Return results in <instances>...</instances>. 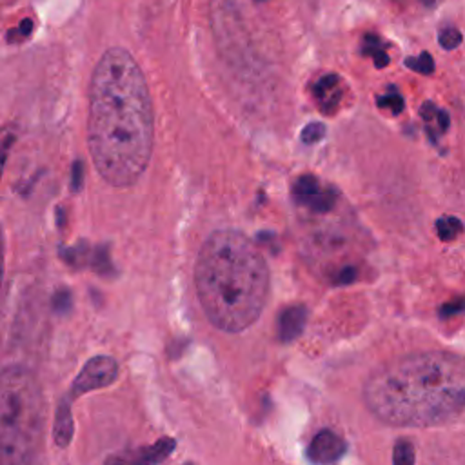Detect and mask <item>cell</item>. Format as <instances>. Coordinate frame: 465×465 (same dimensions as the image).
<instances>
[{
    "mask_svg": "<svg viewBox=\"0 0 465 465\" xmlns=\"http://www.w3.org/2000/svg\"><path fill=\"white\" fill-rule=\"evenodd\" d=\"M154 140L153 102L138 62L124 47L107 49L93 69L87 147L98 174L129 187L145 173Z\"/></svg>",
    "mask_w": 465,
    "mask_h": 465,
    "instance_id": "obj_1",
    "label": "cell"
},
{
    "mask_svg": "<svg viewBox=\"0 0 465 465\" xmlns=\"http://www.w3.org/2000/svg\"><path fill=\"white\" fill-rule=\"evenodd\" d=\"M363 401L387 425H441L465 411V369L441 351L403 354L369 374Z\"/></svg>",
    "mask_w": 465,
    "mask_h": 465,
    "instance_id": "obj_2",
    "label": "cell"
},
{
    "mask_svg": "<svg viewBox=\"0 0 465 465\" xmlns=\"http://www.w3.org/2000/svg\"><path fill=\"white\" fill-rule=\"evenodd\" d=\"M194 285L207 320L223 332H242L265 307L269 269L243 232L220 229L207 236L198 252Z\"/></svg>",
    "mask_w": 465,
    "mask_h": 465,
    "instance_id": "obj_3",
    "label": "cell"
},
{
    "mask_svg": "<svg viewBox=\"0 0 465 465\" xmlns=\"http://www.w3.org/2000/svg\"><path fill=\"white\" fill-rule=\"evenodd\" d=\"M42 430V394L24 365H5L0 380L2 465H35Z\"/></svg>",
    "mask_w": 465,
    "mask_h": 465,
    "instance_id": "obj_4",
    "label": "cell"
},
{
    "mask_svg": "<svg viewBox=\"0 0 465 465\" xmlns=\"http://www.w3.org/2000/svg\"><path fill=\"white\" fill-rule=\"evenodd\" d=\"M116 378H118V361L114 358L105 354L93 356L91 360L85 361V365L80 369V372L73 380L69 396L78 398L91 391L105 389L111 383H114Z\"/></svg>",
    "mask_w": 465,
    "mask_h": 465,
    "instance_id": "obj_5",
    "label": "cell"
},
{
    "mask_svg": "<svg viewBox=\"0 0 465 465\" xmlns=\"http://www.w3.org/2000/svg\"><path fill=\"white\" fill-rule=\"evenodd\" d=\"M345 450H347V443L338 432L331 429H322L311 440L307 447V458L314 465H331L338 461L345 454Z\"/></svg>",
    "mask_w": 465,
    "mask_h": 465,
    "instance_id": "obj_6",
    "label": "cell"
},
{
    "mask_svg": "<svg viewBox=\"0 0 465 465\" xmlns=\"http://www.w3.org/2000/svg\"><path fill=\"white\" fill-rule=\"evenodd\" d=\"M292 194L298 202L305 203L316 213H327L334 205V193L331 189H322L320 182L311 176H300L292 185Z\"/></svg>",
    "mask_w": 465,
    "mask_h": 465,
    "instance_id": "obj_7",
    "label": "cell"
},
{
    "mask_svg": "<svg viewBox=\"0 0 465 465\" xmlns=\"http://www.w3.org/2000/svg\"><path fill=\"white\" fill-rule=\"evenodd\" d=\"M174 445L176 443L173 438H160L153 445L142 447L124 456H114L107 461V465H158L173 452Z\"/></svg>",
    "mask_w": 465,
    "mask_h": 465,
    "instance_id": "obj_8",
    "label": "cell"
},
{
    "mask_svg": "<svg viewBox=\"0 0 465 465\" xmlns=\"http://www.w3.org/2000/svg\"><path fill=\"white\" fill-rule=\"evenodd\" d=\"M307 323V309L303 305H289L278 316V338L283 343L294 341Z\"/></svg>",
    "mask_w": 465,
    "mask_h": 465,
    "instance_id": "obj_9",
    "label": "cell"
},
{
    "mask_svg": "<svg viewBox=\"0 0 465 465\" xmlns=\"http://www.w3.org/2000/svg\"><path fill=\"white\" fill-rule=\"evenodd\" d=\"M73 432H74V423H73L71 405H69V400L65 398L58 403L56 412H54V421H53L54 445H58L60 449H65L73 440Z\"/></svg>",
    "mask_w": 465,
    "mask_h": 465,
    "instance_id": "obj_10",
    "label": "cell"
},
{
    "mask_svg": "<svg viewBox=\"0 0 465 465\" xmlns=\"http://www.w3.org/2000/svg\"><path fill=\"white\" fill-rule=\"evenodd\" d=\"M338 76L336 74H325L320 80H316L314 87H312V94L318 100V104L323 107L325 113H329L331 109H334L338 105L340 100V89H338Z\"/></svg>",
    "mask_w": 465,
    "mask_h": 465,
    "instance_id": "obj_11",
    "label": "cell"
},
{
    "mask_svg": "<svg viewBox=\"0 0 465 465\" xmlns=\"http://www.w3.org/2000/svg\"><path fill=\"white\" fill-rule=\"evenodd\" d=\"M420 114L421 118L427 122V129H430L432 125L438 127V133H445L449 129V124H450V118H449V113L445 109H438L432 102H425L420 109Z\"/></svg>",
    "mask_w": 465,
    "mask_h": 465,
    "instance_id": "obj_12",
    "label": "cell"
},
{
    "mask_svg": "<svg viewBox=\"0 0 465 465\" xmlns=\"http://www.w3.org/2000/svg\"><path fill=\"white\" fill-rule=\"evenodd\" d=\"M461 231V222L456 216H441L436 222V232L443 242H452Z\"/></svg>",
    "mask_w": 465,
    "mask_h": 465,
    "instance_id": "obj_13",
    "label": "cell"
},
{
    "mask_svg": "<svg viewBox=\"0 0 465 465\" xmlns=\"http://www.w3.org/2000/svg\"><path fill=\"white\" fill-rule=\"evenodd\" d=\"M414 445L409 440H398L392 449V465H414Z\"/></svg>",
    "mask_w": 465,
    "mask_h": 465,
    "instance_id": "obj_14",
    "label": "cell"
},
{
    "mask_svg": "<svg viewBox=\"0 0 465 465\" xmlns=\"http://www.w3.org/2000/svg\"><path fill=\"white\" fill-rule=\"evenodd\" d=\"M363 53L372 54L376 67H385V65L389 64V56H387V53L383 51L380 38H378V36H374V35H367V36H365Z\"/></svg>",
    "mask_w": 465,
    "mask_h": 465,
    "instance_id": "obj_15",
    "label": "cell"
},
{
    "mask_svg": "<svg viewBox=\"0 0 465 465\" xmlns=\"http://www.w3.org/2000/svg\"><path fill=\"white\" fill-rule=\"evenodd\" d=\"M405 65L409 69L416 71V73H421V74H430L434 71V60L427 51L420 53L418 56H409L405 60Z\"/></svg>",
    "mask_w": 465,
    "mask_h": 465,
    "instance_id": "obj_16",
    "label": "cell"
},
{
    "mask_svg": "<svg viewBox=\"0 0 465 465\" xmlns=\"http://www.w3.org/2000/svg\"><path fill=\"white\" fill-rule=\"evenodd\" d=\"M438 44H440L443 49H447V51L456 49V47L461 44V33H460L456 27H452V25L441 27V29H440V35H438Z\"/></svg>",
    "mask_w": 465,
    "mask_h": 465,
    "instance_id": "obj_17",
    "label": "cell"
},
{
    "mask_svg": "<svg viewBox=\"0 0 465 465\" xmlns=\"http://www.w3.org/2000/svg\"><path fill=\"white\" fill-rule=\"evenodd\" d=\"M376 104H378L380 107L391 109L394 114H398V113L403 111V98H401V94H400L396 89H389V93H387V94H381V96L376 100Z\"/></svg>",
    "mask_w": 465,
    "mask_h": 465,
    "instance_id": "obj_18",
    "label": "cell"
},
{
    "mask_svg": "<svg viewBox=\"0 0 465 465\" xmlns=\"http://www.w3.org/2000/svg\"><path fill=\"white\" fill-rule=\"evenodd\" d=\"M325 136V125L320 122H311L303 131H302V140L305 143H316Z\"/></svg>",
    "mask_w": 465,
    "mask_h": 465,
    "instance_id": "obj_19",
    "label": "cell"
},
{
    "mask_svg": "<svg viewBox=\"0 0 465 465\" xmlns=\"http://www.w3.org/2000/svg\"><path fill=\"white\" fill-rule=\"evenodd\" d=\"M356 276H358V271L354 269V267H341L336 274H334V283L336 285H347V283H352L354 280H356Z\"/></svg>",
    "mask_w": 465,
    "mask_h": 465,
    "instance_id": "obj_20",
    "label": "cell"
},
{
    "mask_svg": "<svg viewBox=\"0 0 465 465\" xmlns=\"http://www.w3.org/2000/svg\"><path fill=\"white\" fill-rule=\"evenodd\" d=\"M53 307L58 312H67L71 309V294L67 291H58L53 298Z\"/></svg>",
    "mask_w": 465,
    "mask_h": 465,
    "instance_id": "obj_21",
    "label": "cell"
},
{
    "mask_svg": "<svg viewBox=\"0 0 465 465\" xmlns=\"http://www.w3.org/2000/svg\"><path fill=\"white\" fill-rule=\"evenodd\" d=\"M463 311H465V298H460V300H456V302L445 303V305L440 309V316L449 318V316H454V314L463 312Z\"/></svg>",
    "mask_w": 465,
    "mask_h": 465,
    "instance_id": "obj_22",
    "label": "cell"
},
{
    "mask_svg": "<svg viewBox=\"0 0 465 465\" xmlns=\"http://www.w3.org/2000/svg\"><path fill=\"white\" fill-rule=\"evenodd\" d=\"M398 2H401V4H416V5H420L421 9H427V11L434 9L440 4V0H398Z\"/></svg>",
    "mask_w": 465,
    "mask_h": 465,
    "instance_id": "obj_23",
    "label": "cell"
},
{
    "mask_svg": "<svg viewBox=\"0 0 465 465\" xmlns=\"http://www.w3.org/2000/svg\"><path fill=\"white\" fill-rule=\"evenodd\" d=\"M73 189H80V185H82V163L80 162H76L74 165H73Z\"/></svg>",
    "mask_w": 465,
    "mask_h": 465,
    "instance_id": "obj_24",
    "label": "cell"
},
{
    "mask_svg": "<svg viewBox=\"0 0 465 465\" xmlns=\"http://www.w3.org/2000/svg\"><path fill=\"white\" fill-rule=\"evenodd\" d=\"M31 29H33V22H31V20H24V22L20 24V27H18V33H20L22 36H29Z\"/></svg>",
    "mask_w": 465,
    "mask_h": 465,
    "instance_id": "obj_25",
    "label": "cell"
},
{
    "mask_svg": "<svg viewBox=\"0 0 465 465\" xmlns=\"http://www.w3.org/2000/svg\"><path fill=\"white\" fill-rule=\"evenodd\" d=\"M187 465H193V463H187Z\"/></svg>",
    "mask_w": 465,
    "mask_h": 465,
    "instance_id": "obj_26",
    "label": "cell"
}]
</instances>
